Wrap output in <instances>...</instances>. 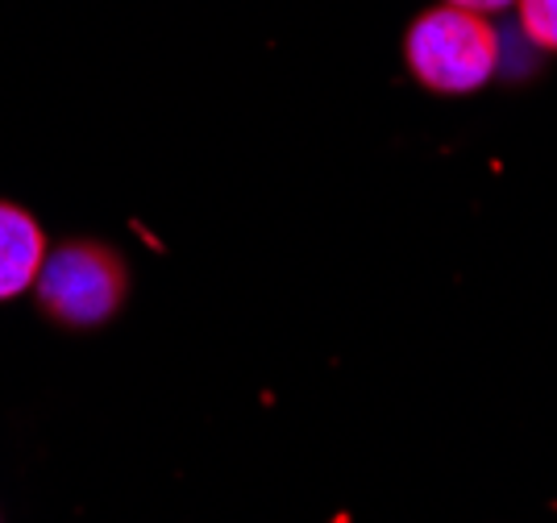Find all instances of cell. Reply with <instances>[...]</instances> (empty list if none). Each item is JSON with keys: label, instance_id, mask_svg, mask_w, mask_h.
Returning a JSON list of instances; mask_svg holds the SVG:
<instances>
[{"label": "cell", "instance_id": "obj_1", "mask_svg": "<svg viewBox=\"0 0 557 523\" xmlns=\"http://www.w3.org/2000/svg\"><path fill=\"white\" fill-rule=\"evenodd\" d=\"M408 71L437 96H470L499 71V34L483 13L454 4L424 9L404 34Z\"/></svg>", "mask_w": 557, "mask_h": 523}, {"label": "cell", "instance_id": "obj_2", "mask_svg": "<svg viewBox=\"0 0 557 523\" xmlns=\"http://www.w3.org/2000/svg\"><path fill=\"white\" fill-rule=\"evenodd\" d=\"M38 308L63 328H100L129 296L125 258L100 241H67L38 271Z\"/></svg>", "mask_w": 557, "mask_h": 523}, {"label": "cell", "instance_id": "obj_3", "mask_svg": "<svg viewBox=\"0 0 557 523\" xmlns=\"http://www.w3.org/2000/svg\"><path fill=\"white\" fill-rule=\"evenodd\" d=\"M47 262V233L22 204L0 200V303L38 283Z\"/></svg>", "mask_w": 557, "mask_h": 523}, {"label": "cell", "instance_id": "obj_4", "mask_svg": "<svg viewBox=\"0 0 557 523\" xmlns=\"http://www.w3.org/2000/svg\"><path fill=\"white\" fill-rule=\"evenodd\" d=\"M524 38L541 50L557 54V0H516Z\"/></svg>", "mask_w": 557, "mask_h": 523}, {"label": "cell", "instance_id": "obj_5", "mask_svg": "<svg viewBox=\"0 0 557 523\" xmlns=\"http://www.w3.org/2000/svg\"><path fill=\"white\" fill-rule=\"evenodd\" d=\"M445 4L466 9V13H483V17H491V13H504V9H508V4H516V0H445Z\"/></svg>", "mask_w": 557, "mask_h": 523}]
</instances>
